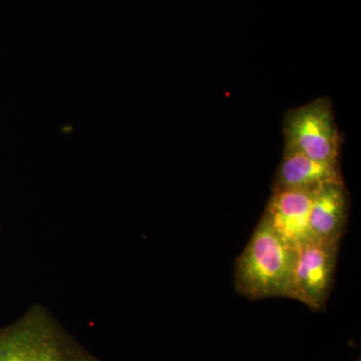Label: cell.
<instances>
[{
  "label": "cell",
  "instance_id": "cell-6",
  "mask_svg": "<svg viewBox=\"0 0 361 361\" xmlns=\"http://www.w3.org/2000/svg\"><path fill=\"white\" fill-rule=\"evenodd\" d=\"M348 216V198L344 183L315 190L310 213L311 240L339 244Z\"/></svg>",
  "mask_w": 361,
  "mask_h": 361
},
{
  "label": "cell",
  "instance_id": "cell-5",
  "mask_svg": "<svg viewBox=\"0 0 361 361\" xmlns=\"http://www.w3.org/2000/svg\"><path fill=\"white\" fill-rule=\"evenodd\" d=\"M313 192L273 190L263 218L287 245L295 249L310 241Z\"/></svg>",
  "mask_w": 361,
  "mask_h": 361
},
{
  "label": "cell",
  "instance_id": "cell-1",
  "mask_svg": "<svg viewBox=\"0 0 361 361\" xmlns=\"http://www.w3.org/2000/svg\"><path fill=\"white\" fill-rule=\"evenodd\" d=\"M0 361H101L42 306L0 329Z\"/></svg>",
  "mask_w": 361,
  "mask_h": 361
},
{
  "label": "cell",
  "instance_id": "cell-3",
  "mask_svg": "<svg viewBox=\"0 0 361 361\" xmlns=\"http://www.w3.org/2000/svg\"><path fill=\"white\" fill-rule=\"evenodd\" d=\"M284 139L286 151L338 164L341 141L329 97L289 111L285 116Z\"/></svg>",
  "mask_w": 361,
  "mask_h": 361
},
{
  "label": "cell",
  "instance_id": "cell-4",
  "mask_svg": "<svg viewBox=\"0 0 361 361\" xmlns=\"http://www.w3.org/2000/svg\"><path fill=\"white\" fill-rule=\"evenodd\" d=\"M339 244L310 240L294 249L287 298L319 310L329 298Z\"/></svg>",
  "mask_w": 361,
  "mask_h": 361
},
{
  "label": "cell",
  "instance_id": "cell-7",
  "mask_svg": "<svg viewBox=\"0 0 361 361\" xmlns=\"http://www.w3.org/2000/svg\"><path fill=\"white\" fill-rule=\"evenodd\" d=\"M339 164L324 163L296 152L284 149L273 190L314 192L329 184H342Z\"/></svg>",
  "mask_w": 361,
  "mask_h": 361
},
{
  "label": "cell",
  "instance_id": "cell-2",
  "mask_svg": "<svg viewBox=\"0 0 361 361\" xmlns=\"http://www.w3.org/2000/svg\"><path fill=\"white\" fill-rule=\"evenodd\" d=\"M293 259L294 249L261 218L236 262L237 290L251 299L287 297Z\"/></svg>",
  "mask_w": 361,
  "mask_h": 361
}]
</instances>
